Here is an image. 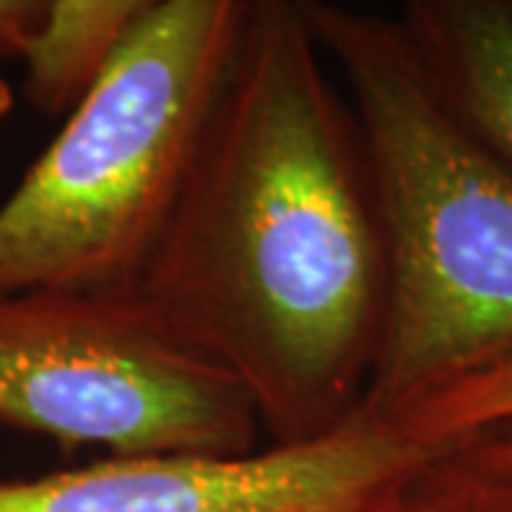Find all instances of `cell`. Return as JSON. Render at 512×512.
<instances>
[{
  "label": "cell",
  "mask_w": 512,
  "mask_h": 512,
  "mask_svg": "<svg viewBox=\"0 0 512 512\" xmlns=\"http://www.w3.org/2000/svg\"><path fill=\"white\" fill-rule=\"evenodd\" d=\"M146 0H43L26 49L29 103L43 114L72 111L106 72Z\"/></svg>",
  "instance_id": "obj_7"
},
{
  "label": "cell",
  "mask_w": 512,
  "mask_h": 512,
  "mask_svg": "<svg viewBox=\"0 0 512 512\" xmlns=\"http://www.w3.org/2000/svg\"><path fill=\"white\" fill-rule=\"evenodd\" d=\"M362 512H512V473L487 464L473 436L396 478Z\"/></svg>",
  "instance_id": "obj_9"
},
{
  "label": "cell",
  "mask_w": 512,
  "mask_h": 512,
  "mask_svg": "<svg viewBox=\"0 0 512 512\" xmlns=\"http://www.w3.org/2000/svg\"><path fill=\"white\" fill-rule=\"evenodd\" d=\"M43 0H0V60L23 57L35 32Z\"/></svg>",
  "instance_id": "obj_10"
},
{
  "label": "cell",
  "mask_w": 512,
  "mask_h": 512,
  "mask_svg": "<svg viewBox=\"0 0 512 512\" xmlns=\"http://www.w3.org/2000/svg\"><path fill=\"white\" fill-rule=\"evenodd\" d=\"M396 20L450 109L512 168V0H407Z\"/></svg>",
  "instance_id": "obj_6"
},
{
  "label": "cell",
  "mask_w": 512,
  "mask_h": 512,
  "mask_svg": "<svg viewBox=\"0 0 512 512\" xmlns=\"http://www.w3.org/2000/svg\"><path fill=\"white\" fill-rule=\"evenodd\" d=\"M396 419L427 441L473 436L478 456L512 473V353L433 390Z\"/></svg>",
  "instance_id": "obj_8"
},
{
  "label": "cell",
  "mask_w": 512,
  "mask_h": 512,
  "mask_svg": "<svg viewBox=\"0 0 512 512\" xmlns=\"http://www.w3.org/2000/svg\"><path fill=\"white\" fill-rule=\"evenodd\" d=\"M12 111H15V92H12L9 80L0 72V126H3V120H6Z\"/></svg>",
  "instance_id": "obj_11"
},
{
  "label": "cell",
  "mask_w": 512,
  "mask_h": 512,
  "mask_svg": "<svg viewBox=\"0 0 512 512\" xmlns=\"http://www.w3.org/2000/svg\"><path fill=\"white\" fill-rule=\"evenodd\" d=\"M248 0H146L117 55L0 205V296L137 291Z\"/></svg>",
  "instance_id": "obj_3"
},
{
  "label": "cell",
  "mask_w": 512,
  "mask_h": 512,
  "mask_svg": "<svg viewBox=\"0 0 512 512\" xmlns=\"http://www.w3.org/2000/svg\"><path fill=\"white\" fill-rule=\"evenodd\" d=\"M137 293L251 396L268 447L365 410L387 256L362 131L302 0H248Z\"/></svg>",
  "instance_id": "obj_1"
},
{
  "label": "cell",
  "mask_w": 512,
  "mask_h": 512,
  "mask_svg": "<svg viewBox=\"0 0 512 512\" xmlns=\"http://www.w3.org/2000/svg\"><path fill=\"white\" fill-rule=\"evenodd\" d=\"M362 131L387 256L367 407L399 416L512 353V168L427 77L396 15L302 0Z\"/></svg>",
  "instance_id": "obj_2"
},
{
  "label": "cell",
  "mask_w": 512,
  "mask_h": 512,
  "mask_svg": "<svg viewBox=\"0 0 512 512\" xmlns=\"http://www.w3.org/2000/svg\"><path fill=\"white\" fill-rule=\"evenodd\" d=\"M0 424L114 458L265 447L245 387L137 291L0 296Z\"/></svg>",
  "instance_id": "obj_4"
},
{
  "label": "cell",
  "mask_w": 512,
  "mask_h": 512,
  "mask_svg": "<svg viewBox=\"0 0 512 512\" xmlns=\"http://www.w3.org/2000/svg\"><path fill=\"white\" fill-rule=\"evenodd\" d=\"M450 441L367 407L325 439L237 458H103L0 481V512H362Z\"/></svg>",
  "instance_id": "obj_5"
}]
</instances>
